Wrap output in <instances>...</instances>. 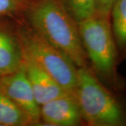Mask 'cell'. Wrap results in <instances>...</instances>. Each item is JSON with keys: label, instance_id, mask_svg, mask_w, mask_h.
<instances>
[{"label": "cell", "instance_id": "2", "mask_svg": "<svg viewBox=\"0 0 126 126\" xmlns=\"http://www.w3.org/2000/svg\"><path fill=\"white\" fill-rule=\"evenodd\" d=\"M74 93L83 121L88 126H126L124 107L89 68H78L77 86Z\"/></svg>", "mask_w": 126, "mask_h": 126}, {"label": "cell", "instance_id": "1", "mask_svg": "<svg viewBox=\"0 0 126 126\" xmlns=\"http://www.w3.org/2000/svg\"><path fill=\"white\" fill-rule=\"evenodd\" d=\"M28 26L64 54L78 68L87 67L78 23L60 0H34L23 12Z\"/></svg>", "mask_w": 126, "mask_h": 126}, {"label": "cell", "instance_id": "14", "mask_svg": "<svg viewBox=\"0 0 126 126\" xmlns=\"http://www.w3.org/2000/svg\"><path fill=\"white\" fill-rule=\"evenodd\" d=\"M28 1H30V2H31L32 1H34V0H28Z\"/></svg>", "mask_w": 126, "mask_h": 126}, {"label": "cell", "instance_id": "3", "mask_svg": "<svg viewBox=\"0 0 126 126\" xmlns=\"http://www.w3.org/2000/svg\"><path fill=\"white\" fill-rule=\"evenodd\" d=\"M81 43L96 73L115 81L118 53L110 18L94 15L78 23Z\"/></svg>", "mask_w": 126, "mask_h": 126}, {"label": "cell", "instance_id": "11", "mask_svg": "<svg viewBox=\"0 0 126 126\" xmlns=\"http://www.w3.org/2000/svg\"><path fill=\"white\" fill-rule=\"evenodd\" d=\"M77 23L95 15V0H60Z\"/></svg>", "mask_w": 126, "mask_h": 126}, {"label": "cell", "instance_id": "12", "mask_svg": "<svg viewBox=\"0 0 126 126\" xmlns=\"http://www.w3.org/2000/svg\"><path fill=\"white\" fill-rule=\"evenodd\" d=\"M30 3L28 0H0V18L20 15Z\"/></svg>", "mask_w": 126, "mask_h": 126}, {"label": "cell", "instance_id": "5", "mask_svg": "<svg viewBox=\"0 0 126 126\" xmlns=\"http://www.w3.org/2000/svg\"><path fill=\"white\" fill-rule=\"evenodd\" d=\"M0 91L27 113L32 124L40 121V106L24 70L23 66L16 72L0 77Z\"/></svg>", "mask_w": 126, "mask_h": 126}, {"label": "cell", "instance_id": "9", "mask_svg": "<svg viewBox=\"0 0 126 126\" xmlns=\"http://www.w3.org/2000/svg\"><path fill=\"white\" fill-rule=\"evenodd\" d=\"M110 23L118 57L126 58V0H116L110 13Z\"/></svg>", "mask_w": 126, "mask_h": 126}, {"label": "cell", "instance_id": "7", "mask_svg": "<svg viewBox=\"0 0 126 126\" xmlns=\"http://www.w3.org/2000/svg\"><path fill=\"white\" fill-rule=\"evenodd\" d=\"M23 66L36 102L39 106L62 95L72 93L63 88L48 73L24 52Z\"/></svg>", "mask_w": 126, "mask_h": 126}, {"label": "cell", "instance_id": "4", "mask_svg": "<svg viewBox=\"0 0 126 126\" xmlns=\"http://www.w3.org/2000/svg\"><path fill=\"white\" fill-rule=\"evenodd\" d=\"M16 32L21 43L23 52L65 90L74 93L78 80L77 66L26 23L19 25Z\"/></svg>", "mask_w": 126, "mask_h": 126}, {"label": "cell", "instance_id": "13", "mask_svg": "<svg viewBox=\"0 0 126 126\" xmlns=\"http://www.w3.org/2000/svg\"><path fill=\"white\" fill-rule=\"evenodd\" d=\"M116 0H95V14L110 18V13Z\"/></svg>", "mask_w": 126, "mask_h": 126}, {"label": "cell", "instance_id": "10", "mask_svg": "<svg viewBox=\"0 0 126 126\" xmlns=\"http://www.w3.org/2000/svg\"><path fill=\"white\" fill-rule=\"evenodd\" d=\"M32 124L27 113L0 91V126H25Z\"/></svg>", "mask_w": 126, "mask_h": 126}, {"label": "cell", "instance_id": "8", "mask_svg": "<svg viewBox=\"0 0 126 126\" xmlns=\"http://www.w3.org/2000/svg\"><path fill=\"white\" fill-rule=\"evenodd\" d=\"M23 63V47L16 32L0 25V77L16 72Z\"/></svg>", "mask_w": 126, "mask_h": 126}, {"label": "cell", "instance_id": "6", "mask_svg": "<svg viewBox=\"0 0 126 126\" xmlns=\"http://www.w3.org/2000/svg\"><path fill=\"white\" fill-rule=\"evenodd\" d=\"M48 126H76L83 121L74 93H69L40 106V121Z\"/></svg>", "mask_w": 126, "mask_h": 126}]
</instances>
